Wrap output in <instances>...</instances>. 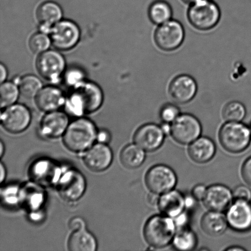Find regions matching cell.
Wrapping results in <instances>:
<instances>
[{
  "instance_id": "cell-1",
  "label": "cell",
  "mask_w": 251,
  "mask_h": 251,
  "mask_svg": "<svg viewBox=\"0 0 251 251\" xmlns=\"http://www.w3.org/2000/svg\"><path fill=\"white\" fill-rule=\"evenodd\" d=\"M103 102L104 94L101 88L97 83L85 80L71 88L66 96L65 106L69 114L81 117L97 111Z\"/></svg>"
},
{
  "instance_id": "cell-2",
  "label": "cell",
  "mask_w": 251,
  "mask_h": 251,
  "mask_svg": "<svg viewBox=\"0 0 251 251\" xmlns=\"http://www.w3.org/2000/svg\"><path fill=\"white\" fill-rule=\"evenodd\" d=\"M98 132L94 123L79 118L69 125L63 134V143L70 151L82 152L92 146L97 139Z\"/></svg>"
},
{
  "instance_id": "cell-3",
  "label": "cell",
  "mask_w": 251,
  "mask_h": 251,
  "mask_svg": "<svg viewBox=\"0 0 251 251\" xmlns=\"http://www.w3.org/2000/svg\"><path fill=\"white\" fill-rule=\"evenodd\" d=\"M176 226V223L169 216H152L145 226V239L152 247H166L174 240Z\"/></svg>"
},
{
  "instance_id": "cell-4",
  "label": "cell",
  "mask_w": 251,
  "mask_h": 251,
  "mask_svg": "<svg viewBox=\"0 0 251 251\" xmlns=\"http://www.w3.org/2000/svg\"><path fill=\"white\" fill-rule=\"evenodd\" d=\"M221 17L220 7L213 0H201L191 4L187 12L189 23L201 31L215 28L220 22Z\"/></svg>"
},
{
  "instance_id": "cell-5",
  "label": "cell",
  "mask_w": 251,
  "mask_h": 251,
  "mask_svg": "<svg viewBox=\"0 0 251 251\" xmlns=\"http://www.w3.org/2000/svg\"><path fill=\"white\" fill-rule=\"evenodd\" d=\"M219 139L224 149L228 152L238 153L249 146L251 130L240 122H227L221 127Z\"/></svg>"
},
{
  "instance_id": "cell-6",
  "label": "cell",
  "mask_w": 251,
  "mask_h": 251,
  "mask_svg": "<svg viewBox=\"0 0 251 251\" xmlns=\"http://www.w3.org/2000/svg\"><path fill=\"white\" fill-rule=\"evenodd\" d=\"M36 67L42 78L54 84L59 82L65 73L66 60L59 51L48 50L39 54Z\"/></svg>"
},
{
  "instance_id": "cell-7",
  "label": "cell",
  "mask_w": 251,
  "mask_h": 251,
  "mask_svg": "<svg viewBox=\"0 0 251 251\" xmlns=\"http://www.w3.org/2000/svg\"><path fill=\"white\" fill-rule=\"evenodd\" d=\"M185 31L180 22L171 20L157 26L154 39L157 48L165 51L176 50L183 44Z\"/></svg>"
},
{
  "instance_id": "cell-8",
  "label": "cell",
  "mask_w": 251,
  "mask_h": 251,
  "mask_svg": "<svg viewBox=\"0 0 251 251\" xmlns=\"http://www.w3.org/2000/svg\"><path fill=\"white\" fill-rule=\"evenodd\" d=\"M49 35L54 48L58 50L67 51L77 45L81 31L75 22L61 20L51 28Z\"/></svg>"
},
{
  "instance_id": "cell-9",
  "label": "cell",
  "mask_w": 251,
  "mask_h": 251,
  "mask_svg": "<svg viewBox=\"0 0 251 251\" xmlns=\"http://www.w3.org/2000/svg\"><path fill=\"white\" fill-rule=\"evenodd\" d=\"M56 185L61 198L66 201H75L84 194L87 183L81 172L76 169H69L61 174Z\"/></svg>"
},
{
  "instance_id": "cell-10",
  "label": "cell",
  "mask_w": 251,
  "mask_h": 251,
  "mask_svg": "<svg viewBox=\"0 0 251 251\" xmlns=\"http://www.w3.org/2000/svg\"><path fill=\"white\" fill-rule=\"evenodd\" d=\"M201 132L200 122L191 114H181L171 125V135L179 144H191L198 139Z\"/></svg>"
},
{
  "instance_id": "cell-11",
  "label": "cell",
  "mask_w": 251,
  "mask_h": 251,
  "mask_svg": "<svg viewBox=\"0 0 251 251\" xmlns=\"http://www.w3.org/2000/svg\"><path fill=\"white\" fill-rule=\"evenodd\" d=\"M176 182V173L165 165H157L151 167L145 176L147 188L151 192L159 194L172 191Z\"/></svg>"
},
{
  "instance_id": "cell-12",
  "label": "cell",
  "mask_w": 251,
  "mask_h": 251,
  "mask_svg": "<svg viewBox=\"0 0 251 251\" xmlns=\"http://www.w3.org/2000/svg\"><path fill=\"white\" fill-rule=\"evenodd\" d=\"M31 120V114L28 108L16 103L4 108L1 115L2 126L12 134L24 132L29 126Z\"/></svg>"
},
{
  "instance_id": "cell-13",
  "label": "cell",
  "mask_w": 251,
  "mask_h": 251,
  "mask_svg": "<svg viewBox=\"0 0 251 251\" xmlns=\"http://www.w3.org/2000/svg\"><path fill=\"white\" fill-rule=\"evenodd\" d=\"M198 90V84L192 76L181 75L171 81L169 87V93L175 102L184 104L195 98Z\"/></svg>"
},
{
  "instance_id": "cell-14",
  "label": "cell",
  "mask_w": 251,
  "mask_h": 251,
  "mask_svg": "<svg viewBox=\"0 0 251 251\" xmlns=\"http://www.w3.org/2000/svg\"><path fill=\"white\" fill-rule=\"evenodd\" d=\"M228 225L238 232L251 229V203L249 201L236 200L228 207L226 215Z\"/></svg>"
},
{
  "instance_id": "cell-15",
  "label": "cell",
  "mask_w": 251,
  "mask_h": 251,
  "mask_svg": "<svg viewBox=\"0 0 251 251\" xmlns=\"http://www.w3.org/2000/svg\"><path fill=\"white\" fill-rule=\"evenodd\" d=\"M62 172L57 165L48 159L38 160L31 165L29 174L36 183L49 186L57 183Z\"/></svg>"
},
{
  "instance_id": "cell-16",
  "label": "cell",
  "mask_w": 251,
  "mask_h": 251,
  "mask_svg": "<svg viewBox=\"0 0 251 251\" xmlns=\"http://www.w3.org/2000/svg\"><path fill=\"white\" fill-rule=\"evenodd\" d=\"M165 134L161 127L149 124L142 126L134 135L135 145L145 151H154L163 144Z\"/></svg>"
},
{
  "instance_id": "cell-17",
  "label": "cell",
  "mask_w": 251,
  "mask_h": 251,
  "mask_svg": "<svg viewBox=\"0 0 251 251\" xmlns=\"http://www.w3.org/2000/svg\"><path fill=\"white\" fill-rule=\"evenodd\" d=\"M83 159L85 166L91 171L102 172L111 165L113 153L111 149L106 144L98 143L87 150Z\"/></svg>"
},
{
  "instance_id": "cell-18",
  "label": "cell",
  "mask_w": 251,
  "mask_h": 251,
  "mask_svg": "<svg viewBox=\"0 0 251 251\" xmlns=\"http://www.w3.org/2000/svg\"><path fill=\"white\" fill-rule=\"evenodd\" d=\"M67 114L59 110L47 112L41 120L39 130L44 137L56 139L65 134L69 126Z\"/></svg>"
},
{
  "instance_id": "cell-19",
  "label": "cell",
  "mask_w": 251,
  "mask_h": 251,
  "mask_svg": "<svg viewBox=\"0 0 251 251\" xmlns=\"http://www.w3.org/2000/svg\"><path fill=\"white\" fill-rule=\"evenodd\" d=\"M233 197V193L227 187L215 184L207 189L203 201L209 210L221 212L229 207Z\"/></svg>"
},
{
  "instance_id": "cell-20",
  "label": "cell",
  "mask_w": 251,
  "mask_h": 251,
  "mask_svg": "<svg viewBox=\"0 0 251 251\" xmlns=\"http://www.w3.org/2000/svg\"><path fill=\"white\" fill-rule=\"evenodd\" d=\"M66 98L60 88L48 85L42 88L34 99L38 109L47 113L58 110L65 105Z\"/></svg>"
},
{
  "instance_id": "cell-21",
  "label": "cell",
  "mask_w": 251,
  "mask_h": 251,
  "mask_svg": "<svg viewBox=\"0 0 251 251\" xmlns=\"http://www.w3.org/2000/svg\"><path fill=\"white\" fill-rule=\"evenodd\" d=\"M36 15L39 31L49 34L51 28L62 20L63 10L56 2L48 1L39 5Z\"/></svg>"
},
{
  "instance_id": "cell-22",
  "label": "cell",
  "mask_w": 251,
  "mask_h": 251,
  "mask_svg": "<svg viewBox=\"0 0 251 251\" xmlns=\"http://www.w3.org/2000/svg\"><path fill=\"white\" fill-rule=\"evenodd\" d=\"M159 210L164 215L176 218L183 212L185 206V198L177 191H170L160 197Z\"/></svg>"
},
{
  "instance_id": "cell-23",
  "label": "cell",
  "mask_w": 251,
  "mask_h": 251,
  "mask_svg": "<svg viewBox=\"0 0 251 251\" xmlns=\"http://www.w3.org/2000/svg\"><path fill=\"white\" fill-rule=\"evenodd\" d=\"M216 147L207 137L198 138L189 147L188 154L191 159L199 164L206 163L215 156Z\"/></svg>"
},
{
  "instance_id": "cell-24",
  "label": "cell",
  "mask_w": 251,
  "mask_h": 251,
  "mask_svg": "<svg viewBox=\"0 0 251 251\" xmlns=\"http://www.w3.org/2000/svg\"><path fill=\"white\" fill-rule=\"evenodd\" d=\"M228 226L227 218L221 212L211 211L203 216L201 227L203 232L211 237H218L225 232Z\"/></svg>"
},
{
  "instance_id": "cell-25",
  "label": "cell",
  "mask_w": 251,
  "mask_h": 251,
  "mask_svg": "<svg viewBox=\"0 0 251 251\" xmlns=\"http://www.w3.org/2000/svg\"><path fill=\"white\" fill-rule=\"evenodd\" d=\"M68 248L70 251H95L97 240L86 228L73 231L68 240Z\"/></svg>"
},
{
  "instance_id": "cell-26",
  "label": "cell",
  "mask_w": 251,
  "mask_h": 251,
  "mask_svg": "<svg viewBox=\"0 0 251 251\" xmlns=\"http://www.w3.org/2000/svg\"><path fill=\"white\" fill-rule=\"evenodd\" d=\"M148 14L152 23L160 25L171 21L173 11L168 2L163 0H157L150 5Z\"/></svg>"
},
{
  "instance_id": "cell-27",
  "label": "cell",
  "mask_w": 251,
  "mask_h": 251,
  "mask_svg": "<svg viewBox=\"0 0 251 251\" xmlns=\"http://www.w3.org/2000/svg\"><path fill=\"white\" fill-rule=\"evenodd\" d=\"M145 154L144 150L137 145H129L122 150L120 161L127 169H136L144 162Z\"/></svg>"
},
{
  "instance_id": "cell-28",
  "label": "cell",
  "mask_w": 251,
  "mask_h": 251,
  "mask_svg": "<svg viewBox=\"0 0 251 251\" xmlns=\"http://www.w3.org/2000/svg\"><path fill=\"white\" fill-rule=\"evenodd\" d=\"M19 86L21 95L26 98H35L43 88V83L37 76L28 75L19 77L16 80Z\"/></svg>"
},
{
  "instance_id": "cell-29",
  "label": "cell",
  "mask_w": 251,
  "mask_h": 251,
  "mask_svg": "<svg viewBox=\"0 0 251 251\" xmlns=\"http://www.w3.org/2000/svg\"><path fill=\"white\" fill-rule=\"evenodd\" d=\"M21 92L15 82H4L0 87V104L2 109L16 104Z\"/></svg>"
},
{
  "instance_id": "cell-30",
  "label": "cell",
  "mask_w": 251,
  "mask_h": 251,
  "mask_svg": "<svg viewBox=\"0 0 251 251\" xmlns=\"http://www.w3.org/2000/svg\"><path fill=\"white\" fill-rule=\"evenodd\" d=\"M198 243L197 237L193 231L183 228L175 235L173 240L174 247L179 251H191L196 248Z\"/></svg>"
},
{
  "instance_id": "cell-31",
  "label": "cell",
  "mask_w": 251,
  "mask_h": 251,
  "mask_svg": "<svg viewBox=\"0 0 251 251\" xmlns=\"http://www.w3.org/2000/svg\"><path fill=\"white\" fill-rule=\"evenodd\" d=\"M44 194L43 192L38 188H35L33 185L26 186L22 189L20 198L24 203L32 210H35L43 203Z\"/></svg>"
},
{
  "instance_id": "cell-32",
  "label": "cell",
  "mask_w": 251,
  "mask_h": 251,
  "mask_svg": "<svg viewBox=\"0 0 251 251\" xmlns=\"http://www.w3.org/2000/svg\"><path fill=\"white\" fill-rule=\"evenodd\" d=\"M246 114L245 105L237 100L228 102L223 110V117L227 122H240L244 119Z\"/></svg>"
},
{
  "instance_id": "cell-33",
  "label": "cell",
  "mask_w": 251,
  "mask_h": 251,
  "mask_svg": "<svg viewBox=\"0 0 251 251\" xmlns=\"http://www.w3.org/2000/svg\"><path fill=\"white\" fill-rule=\"evenodd\" d=\"M51 44V40L49 34L40 31L33 34L28 41V46L31 51L39 55L48 50Z\"/></svg>"
},
{
  "instance_id": "cell-34",
  "label": "cell",
  "mask_w": 251,
  "mask_h": 251,
  "mask_svg": "<svg viewBox=\"0 0 251 251\" xmlns=\"http://www.w3.org/2000/svg\"><path fill=\"white\" fill-rule=\"evenodd\" d=\"M85 74L78 68H71L65 74L66 84L71 88L76 87L85 81Z\"/></svg>"
},
{
  "instance_id": "cell-35",
  "label": "cell",
  "mask_w": 251,
  "mask_h": 251,
  "mask_svg": "<svg viewBox=\"0 0 251 251\" xmlns=\"http://www.w3.org/2000/svg\"><path fill=\"white\" fill-rule=\"evenodd\" d=\"M180 115V112L176 105L166 104L163 105L160 111V117L162 122L171 124Z\"/></svg>"
},
{
  "instance_id": "cell-36",
  "label": "cell",
  "mask_w": 251,
  "mask_h": 251,
  "mask_svg": "<svg viewBox=\"0 0 251 251\" xmlns=\"http://www.w3.org/2000/svg\"><path fill=\"white\" fill-rule=\"evenodd\" d=\"M233 196L236 200L250 201L251 198V191L248 187L241 185L235 189L233 192Z\"/></svg>"
},
{
  "instance_id": "cell-37",
  "label": "cell",
  "mask_w": 251,
  "mask_h": 251,
  "mask_svg": "<svg viewBox=\"0 0 251 251\" xmlns=\"http://www.w3.org/2000/svg\"><path fill=\"white\" fill-rule=\"evenodd\" d=\"M242 175L246 183L251 186V157L248 158L243 164Z\"/></svg>"
},
{
  "instance_id": "cell-38",
  "label": "cell",
  "mask_w": 251,
  "mask_h": 251,
  "mask_svg": "<svg viewBox=\"0 0 251 251\" xmlns=\"http://www.w3.org/2000/svg\"><path fill=\"white\" fill-rule=\"evenodd\" d=\"M69 227L73 231L82 229L86 228V223L83 218L80 217H75L71 219L69 223Z\"/></svg>"
},
{
  "instance_id": "cell-39",
  "label": "cell",
  "mask_w": 251,
  "mask_h": 251,
  "mask_svg": "<svg viewBox=\"0 0 251 251\" xmlns=\"http://www.w3.org/2000/svg\"><path fill=\"white\" fill-rule=\"evenodd\" d=\"M206 190H207V189L206 188L205 186L202 185V184H198V185L194 187L193 189L192 195H193L197 200H203L204 198H205Z\"/></svg>"
},
{
  "instance_id": "cell-40",
  "label": "cell",
  "mask_w": 251,
  "mask_h": 251,
  "mask_svg": "<svg viewBox=\"0 0 251 251\" xmlns=\"http://www.w3.org/2000/svg\"><path fill=\"white\" fill-rule=\"evenodd\" d=\"M111 140V135L107 130L102 129L98 132L97 140L101 144H107Z\"/></svg>"
},
{
  "instance_id": "cell-41",
  "label": "cell",
  "mask_w": 251,
  "mask_h": 251,
  "mask_svg": "<svg viewBox=\"0 0 251 251\" xmlns=\"http://www.w3.org/2000/svg\"><path fill=\"white\" fill-rule=\"evenodd\" d=\"M175 223L178 227H182V228H184L187 223H188V216H187L186 213L183 212L180 215L176 216Z\"/></svg>"
},
{
  "instance_id": "cell-42",
  "label": "cell",
  "mask_w": 251,
  "mask_h": 251,
  "mask_svg": "<svg viewBox=\"0 0 251 251\" xmlns=\"http://www.w3.org/2000/svg\"><path fill=\"white\" fill-rule=\"evenodd\" d=\"M160 197L159 194L151 192V193L148 196L147 200L150 205H158Z\"/></svg>"
},
{
  "instance_id": "cell-43",
  "label": "cell",
  "mask_w": 251,
  "mask_h": 251,
  "mask_svg": "<svg viewBox=\"0 0 251 251\" xmlns=\"http://www.w3.org/2000/svg\"><path fill=\"white\" fill-rule=\"evenodd\" d=\"M7 75H8L7 69L6 66L1 63L0 65V81H1V83L6 82Z\"/></svg>"
},
{
  "instance_id": "cell-44",
  "label": "cell",
  "mask_w": 251,
  "mask_h": 251,
  "mask_svg": "<svg viewBox=\"0 0 251 251\" xmlns=\"http://www.w3.org/2000/svg\"><path fill=\"white\" fill-rule=\"evenodd\" d=\"M196 200L197 199L192 195L191 196H188L185 198V206L187 208H192L194 207L196 204Z\"/></svg>"
},
{
  "instance_id": "cell-45",
  "label": "cell",
  "mask_w": 251,
  "mask_h": 251,
  "mask_svg": "<svg viewBox=\"0 0 251 251\" xmlns=\"http://www.w3.org/2000/svg\"><path fill=\"white\" fill-rule=\"evenodd\" d=\"M171 124H167V123H164L163 125L161 126V129L163 130L165 135H169L171 134Z\"/></svg>"
},
{
  "instance_id": "cell-46",
  "label": "cell",
  "mask_w": 251,
  "mask_h": 251,
  "mask_svg": "<svg viewBox=\"0 0 251 251\" xmlns=\"http://www.w3.org/2000/svg\"><path fill=\"white\" fill-rule=\"evenodd\" d=\"M5 176H6V171H5V169L3 166V164H1V182L2 183L4 179L5 178Z\"/></svg>"
},
{
  "instance_id": "cell-47",
  "label": "cell",
  "mask_w": 251,
  "mask_h": 251,
  "mask_svg": "<svg viewBox=\"0 0 251 251\" xmlns=\"http://www.w3.org/2000/svg\"><path fill=\"white\" fill-rule=\"evenodd\" d=\"M181 1L184 2V3L191 5L195 3V2L201 1V0H181Z\"/></svg>"
},
{
  "instance_id": "cell-48",
  "label": "cell",
  "mask_w": 251,
  "mask_h": 251,
  "mask_svg": "<svg viewBox=\"0 0 251 251\" xmlns=\"http://www.w3.org/2000/svg\"><path fill=\"white\" fill-rule=\"evenodd\" d=\"M3 151H4L3 143L1 142V157H2V154H3Z\"/></svg>"
},
{
  "instance_id": "cell-49",
  "label": "cell",
  "mask_w": 251,
  "mask_h": 251,
  "mask_svg": "<svg viewBox=\"0 0 251 251\" xmlns=\"http://www.w3.org/2000/svg\"><path fill=\"white\" fill-rule=\"evenodd\" d=\"M229 250V251H231V250H240V251H242V250H244L243 249H242V248H233V249H230L229 250Z\"/></svg>"
},
{
  "instance_id": "cell-50",
  "label": "cell",
  "mask_w": 251,
  "mask_h": 251,
  "mask_svg": "<svg viewBox=\"0 0 251 251\" xmlns=\"http://www.w3.org/2000/svg\"></svg>"
}]
</instances>
